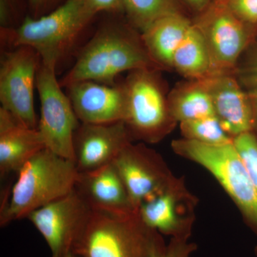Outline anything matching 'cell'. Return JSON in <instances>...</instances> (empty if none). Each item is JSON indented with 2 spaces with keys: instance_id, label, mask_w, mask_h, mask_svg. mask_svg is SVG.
Returning <instances> with one entry per match:
<instances>
[{
  "instance_id": "8",
  "label": "cell",
  "mask_w": 257,
  "mask_h": 257,
  "mask_svg": "<svg viewBox=\"0 0 257 257\" xmlns=\"http://www.w3.org/2000/svg\"><path fill=\"white\" fill-rule=\"evenodd\" d=\"M126 114L124 121L132 136L156 141L167 123L169 106L152 69L131 72L124 82Z\"/></svg>"
},
{
  "instance_id": "22",
  "label": "cell",
  "mask_w": 257,
  "mask_h": 257,
  "mask_svg": "<svg viewBox=\"0 0 257 257\" xmlns=\"http://www.w3.org/2000/svg\"><path fill=\"white\" fill-rule=\"evenodd\" d=\"M181 130L186 139L210 145H221L233 141L224 131L217 116L181 122Z\"/></svg>"
},
{
  "instance_id": "7",
  "label": "cell",
  "mask_w": 257,
  "mask_h": 257,
  "mask_svg": "<svg viewBox=\"0 0 257 257\" xmlns=\"http://www.w3.org/2000/svg\"><path fill=\"white\" fill-rule=\"evenodd\" d=\"M40 61L32 47L18 46L3 52L0 64L1 107L32 128L38 127L34 88Z\"/></svg>"
},
{
  "instance_id": "23",
  "label": "cell",
  "mask_w": 257,
  "mask_h": 257,
  "mask_svg": "<svg viewBox=\"0 0 257 257\" xmlns=\"http://www.w3.org/2000/svg\"><path fill=\"white\" fill-rule=\"evenodd\" d=\"M233 143L242 158L253 187L257 191V139L251 132L233 138Z\"/></svg>"
},
{
  "instance_id": "13",
  "label": "cell",
  "mask_w": 257,
  "mask_h": 257,
  "mask_svg": "<svg viewBox=\"0 0 257 257\" xmlns=\"http://www.w3.org/2000/svg\"><path fill=\"white\" fill-rule=\"evenodd\" d=\"M197 26L207 43L212 74L226 73L234 67L247 45L248 34L242 20L227 6H221L213 10L204 23Z\"/></svg>"
},
{
  "instance_id": "3",
  "label": "cell",
  "mask_w": 257,
  "mask_h": 257,
  "mask_svg": "<svg viewBox=\"0 0 257 257\" xmlns=\"http://www.w3.org/2000/svg\"><path fill=\"white\" fill-rule=\"evenodd\" d=\"M166 246L158 231L144 224L136 212L92 209L69 257H150Z\"/></svg>"
},
{
  "instance_id": "32",
  "label": "cell",
  "mask_w": 257,
  "mask_h": 257,
  "mask_svg": "<svg viewBox=\"0 0 257 257\" xmlns=\"http://www.w3.org/2000/svg\"></svg>"
},
{
  "instance_id": "20",
  "label": "cell",
  "mask_w": 257,
  "mask_h": 257,
  "mask_svg": "<svg viewBox=\"0 0 257 257\" xmlns=\"http://www.w3.org/2000/svg\"><path fill=\"white\" fill-rule=\"evenodd\" d=\"M169 111L180 123L216 115L210 96L198 82L174 94Z\"/></svg>"
},
{
  "instance_id": "6",
  "label": "cell",
  "mask_w": 257,
  "mask_h": 257,
  "mask_svg": "<svg viewBox=\"0 0 257 257\" xmlns=\"http://www.w3.org/2000/svg\"><path fill=\"white\" fill-rule=\"evenodd\" d=\"M56 67L53 62L40 61L36 87L41 113L37 130L45 148L74 162V136L81 122L56 77Z\"/></svg>"
},
{
  "instance_id": "18",
  "label": "cell",
  "mask_w": 257,
  "mask_h": 257,
  "mask_svg": "<svg viewBox=\"0 0 257 257\" xmlns=\"http://www.w3.org/2000/svg\"><path fill=\"white\" fill-rule=\"evenodd\" d=\"M186 77L200 79L212 74V63L205 37L197 25H191L173 58V65Z\"/></svg>"
},
{
  "instance_id": "24",
  "label": "cell",
  "mask_w": 257,
  "mask_h": 257,
  "mask_svg": "<svg viewBox=\"0 0 257 257\" xmlns=\"http://www.w3.org/2000/svg\"><path fill=\"white\" fill-rule=\"evenodd\" d=\"M189 235L173 236L170 244L163 251L152 254L150 257H190L197 245L188 241Z\"/></svg>"
},
{
  "instance_id": "27",
  "label": "cell",
  "mask_w": 257,
  "mask_h": 257,
  "mask_svg": "<svg viewBox=\"0 0 257 257\" xmlns=\"http://www.w3.org/2000/svg\"><path fill=\"white\" fill-rule=\"evenodd\" d=\"M242 78L243 82L247 86L248 94L252 101L257 119V52L247 67L243 69Z\"/></svg>"
},
{
  "instance_id": "28",
  "label": "cell",
  "mask_w": 257,
  "mask_h": 257,
  "mask_svg": "<svg viewBox=\"0 0 257 257\" xmlns=\"http://www.w3.org/2000/svg\"><path fill=\"white\" fill-rule=\"evenodd\" d=\"M95 14L99 12H119L124 10V0H86Z\"/></svg>"
},
{
  "instance_id": "21",
  "label": "cell",
  "mask_w": 257,
  "mask_h": 257,
  "mask_svg": "<svg viewBox=\"0 0 257 257\" xmlns=\"http://www.w3.org/2000/svg\"><path fill=\"white\" fill-rule=\"evenodd\" d=\"M124 10L142 33L159 19L178 13L175 0H124Z\"/></svg>"
},
{
  "instance_id": "14",
  "label": "cell",
  "mask_w": 257,
  "mask_h": 257,
  "mask_svg": "<svg viewBox=\"0 0 257 257\" xmlns=\"http://www.w3.org/2000/svg\"><path fill=\"white\" fill-rule=\"evenodd\" d=\"M66 88L81 123L106 124L124 121L126 114L124 83L109 85L94 81H81Z\"/></svg>"
},
{
  "instance_id": "29",
  "label": "cell",
  "mask_w": 257,
  "mask_h": 257,
  "mask_svg": "<svg viewBox=\"0 0 257 257\" xmlns=\"http://www.w3.org/2000/svg\"><path fill=\"white\" fill-rule=\"evenodd\" d=\"M58 0H28L32 18H38L47 15V12L53 8Z\"/></svg>"
},
{
  "instance_id": "5",
  "label": "cell",
  "mask_w": 257,
  "mask_h": 257,
  "mask_svg": "<svg viewBox=\"0 0 257 257\" xmlns=\"http://www.w3.org/2000/svg\"><path fill=\"white\" fill-rule=\"evenodd\" d=\"M172 145L177 155L196 162L214 176L257 232V191L233 141L210 145L184 138Z\"/></svg>"
},
{
  "instance_id": "17",
  "label": "cell",
  "mask_w": 257,
  "mask_h": 257,
  "mask_svg": "<svg viewBox=\"0 0 257 257\" xmlns=\"http://www.w3.org/2000/svg\"><path fill=\"white\" fill-rule=\"evenodd\" d=\"M191 24L179 13L159 19L142 33L145 48L154 63L172 67L176 50Z\"/></svg>"
},
{
  "instance_id": "31",
  "label": "cell",
  "mask_w": 257,
  "mask_h": 257,
  "mask_svg": "<svg viewBox=\"0 0 257 257\" xmlns=\"http://www.w3.org/2000/svg\"><path fill=\"white\" fill-rule=\"evenodd\" d=\"M255 253H256V255L257 256V247H256V249H255Z\"/></svg>"
},
{
  "instance_id": "11",
  "label": "cell",
  "mask_w": 257,
  "mask_h": 257,
  "mask_svg": "<svg viewBox=\"0 0 257 257\" xmlns=\"http://www.w3.org/2000/svg\"><path fill=\"white\" fill-rule=\"evenodd\" d=\"M135 210L167 187L166 174L155 154L130 143L112 162Z\"/></svg>"
},
{
  "instance_id": "9",
  "label": "cell",
  "mask_w": 257,
  "mask_h": 257,
  "mask_svg": "<svg viewBox=\"0 0 257 257\" xmlns=\"http://www.w3.org/2000/svg\"><path fill=\"white\" fill-rule=\"evenodd\" d=\"M91 211L74 188L64 197L32 211L27 219L45 239L52 257H69Z\"/></svg>"
},
{
  "instance_id": "16",
  "label": "cell",
  "mask_w": 257,
  "mask_h": 257,
  "mask_svg": "<svg viewBox=\"0 0 257 257\" xmlns=\"http://www.w3.org/2000/svg\"><path fill=\"white\" fill-rule=\"evenodd\" d=\"M45 148L37 128L25 126L0 108V176L18 175L32 157Z\"/></svg>"
},
{
  "instance_id": "12",
  "label": "cell",
  "mask_w": 257,
  "mask_h": 257,
  "mask_svg": "<svg viewBox=\"0 0 257 257\" xmlns=\"http://www.w3.org/2000/svg\"><path fill=\"white\" fill-rule=\"evenodd\" d=\"M210 96L216 116L228 135L236 137L251 131L256 121L252 101L236 79L216 73L198 79Z\"/></svg>"
},
{
  "instance_id": "2",
  "label": "cell",
  "mask_w": 257,
  "mask_h": 257,
  "mask_svg": "<svg viewBox=\"0 0 257 257\" xmlns=\"http://www.w3.org/2000/svg\"><path fill=\"white\" fill-rule=\"evenodd\" d=\"M155 66L143 39L139 40L121 24L111 21L98 29L60 82L65 88L87 80L113 85L122 72L153 69Z\"/></svg>"
},
{
  "instance_id": "10",
  "label": "cell",
  "mask_w": 257,
  "mask_h": 257,
  "mask_svg": "<svg viewBox=\"0 0 257 257\" xmlns=\"http://www.w3.org/2000/svg\"><path fill=\"white\" fill-rule=\"evenodd\" d=\"M132 136L124 121L106 124L80 123L74 136V163L79 172L112 163Z\"/></svg>"
},
{
  "instance_id": "19",
  "label": "cell",
  "mask_w": 257,
  "mask_h": 257,
  "mask_svg": "<svg viewBox=\"0 0 257 257\" xmlns=\"http://www.w3.org/2000/svg\"><path fill=\"white\" fill-rule=\"evenodd\" d=\"M139 217L150 229L173 236L189 235V229L179 223L175 196L167 187L139 207Z\"/></svg>"
},
{
  "instance_id": "15",
  "label": "cell",
  "mask_w": 257,
  "mask_h": 257,
  "mask_svg": "<svg viewBox=\"0 0 257 257\" xmlns=\"http://www.w3.org/2000/svg\"><path fill=\"white\" fill-rule=\"evenodd\" d=\"M75 189L94 210L119 214L136 212L113 163L79 172Z\"/></svg>"
},
{
  "instance_id": "26",
  "label": "cell",
  "mask_w": 257,
  "mask_h": 257,
  "mask_svg": "<svg viewBox=\"0 0 257 257\" xmlns=\"http://www.w3.org/2000/svg\"><path fill=\"white\" fill-rule=\"evenodd\" d=\"M226 6L242 21L257 23V0H228Z\"/></svg>"
},
{
  "instance_id": "30",
  "label": "cell",
  "mask_w": 257,
  "mask_h": 257,
  "mask_svg": "<svg viewBox=\"0 0 257 257\" xmlns=\"http://www.w3.org/2000/svg\"><path fill=\"white\" fill-rule=\"evenodd\" d=\"M192 8L197 10H202L205 8L209 0H184Z\"/></svg>"
},
{
  "instance_id": "25",
  "label": "cell",
  "mask_w": 257,
  "mask_h": 257,
  "mask_svg": "<svg viewBox=\"0 0 257 257\" xmlns=\"http://www.w3.org/2000/svg\"><path fill=\"white\" fill-rule=\"evenodd\" d=\"M20 0H0L1 28L15 29L21 15Z\"/></svg>"
},
{
  "instance_id": "4",
  "label": "cell",
  "mask_w": 257,
  "mask_h": 257,
  "mask_svg": "<svg viewBox=\"0 0 257 257\" xmlns=\"http://www.w3.org/2000/svg\"><path fill=\"white\" fill-rule=\"evenodd\" d=\"M95 15L86 0H67L40 18L25 17L18 28H1L2 42L32 47L43 62L57 64Z\"/></svg>"
},
{
  "instance_id": "1",
  "label": "cell",
  "mask_w": 257,
  "mask_h": 257,
  "mask_svg": "<svg viewBox=\"0 0 257 257\" xmlns=\"http://www.w3.org/2000/svg\"><path fill=\"white\" fill-rule=\"evenodd\" d=\"M79 172L73 161L43 149L18 172L0 209L2 227L64 197L75 188Z\"/></svg>"
}]
</instances>
